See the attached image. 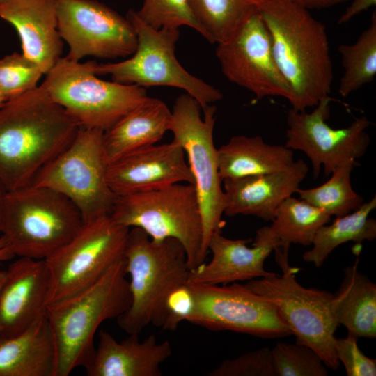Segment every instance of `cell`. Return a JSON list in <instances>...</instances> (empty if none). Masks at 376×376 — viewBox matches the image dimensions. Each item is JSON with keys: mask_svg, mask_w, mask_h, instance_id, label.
Returning <instances> with one entry per match:
<instances>
[{"mask_svg": "<svg viewBox=\"0 0 376 376\" xmlns=\"http://www.w3.org/2000/svg\"><path fill=\"white\" fill-rule=\"evenodd\" d=\"M79 127L42 85L0 108V180L7 191L31 185Z\"/></svg>", "mask_w": 376, "mask_h": 376, "instance_id": "cell-1", "label": "cell"}, {"mask_svg": "<svg viewBox=\"0 0 376 376\" xmlns=\"http://www.w3.org/2000/svg\"><path fill=\"white\" fill-rule=\"evenodd\" d=\"M258 9L277 66L291 88L292 109L316 106L329 95L334 77L324 24L289 0H263Z\"/></svg>", "mask_w": 376, "mask_h": 376, "instance_id": "cell-2", "label": "cell"}, {"mask_svg": "<svg viewBox=\"0 0 376 376\" xmlns=\"http://www.w3.org/2000/svg\"><path fill=\"white\" fill-rule=\"evenodd\" d=\"M124 257L98 280L79 292L49 304L45 315L56 346L55 376H68L90 362L94 336L105 320L117 318L131 304Z\"/></svg>", "mask_w": 376, "mask_h": 376, "instance_id": "cell-3", "label": "cell"}, {"mask_svg": "<svg viewBox=\"0 0 376 376\" xmlns=\"http://www.w3.org/2000/svg\"><path fill=\"white\" fill-rule=\"evenodd\" d=\"M124 259L131 304L117 318L118 326L129 334H139L150 324L162 327L168 295L188 283L190 269L183 246L174 238L153 240L142 229L131 228Z\"/></svg>", "mask_w": 376, "mask_h": 376, "instance_id": "cell-4", "label": "cell"}, {"mask_svg": "<svg viewBox=\"0 0 376 376\" xmlns=\"http://www.w3.org/2000/svg\"><path fill=\"white\" fill-rule=\"evenodd\" d=\"M84 223L77 206L52 189L29 185L6 192L1 234L15 256L45 260Z\"/></svg>", "mask_w": 376, "mask_h": 376, "instance_id": "cell-5", "label": "cell"}, {"mask_svg": "<svg viewBox=\"0 0 376 376\" xmlns=\"http://www.w3.org/2000/svg\"><path fill=\"white\" fill-rule=\"evenodd\" d=\"M290 247L274 248L276 260L282 274L248 281L244 285L276 308L281 318L295 336V343L310 347L331 370L339 368L335 349V331L338 326L331 307L333 294L314 288H305L296 279L297 268L290 266Z\"/></svg>", "mask_w": 376, "mask_h": 376, "instance_id": "cell-6", "label": "cell"}, {"mask_svg": "<svg viewBox=\"0 0 376 376\" xmlns=\"http://www.w3.org/2000/svg\"><path fill=\"white\" fill-rule=\"evenodd\" d=\"M110 215L120 225L142 229L153 240H178L185 250L190 270L205 262L207 253L194 184L176 183L117 196Z\"/></svg>", "mask_w": 376, "mask_h": 376, "instance_id": "cell-7", "label": "cell"}, {"mask_svg": "<svg viewBox=\"0 0 376 376\" xmlns=\"http://www.w3.org/2000/svg\"><path fill=\"white\" fill-rule=\"evenodd\" d=\"M95 61L61 58L42 83L49 97L79 127L103 132L141 103L145 88L100 79Z\"/></svg>", "mask_w": 376, "mask_h": 376, "instance_id": "cell-8", "label": "cell"}, {"mask_svg": "<svg viewBox=\"0 0 376 376\" xmlns=\"http://www.w3.org/2000/svg\"><path fill=\"white\" fill-rule=\"evenodd\" d=\"M126 17L137 38L131 57L117 63L97 64V75H109L113 81L143 88L170 86L184 90L202 109L223 98L221 91L188 72L175 56L179 29H155L143 22L136 10H129Z\"/></svg>", "mask_w": 376, "mask_h": 376, "instance_id": "cell-9", "label": "cell"}, {"mask_svg": "<svg viewBox=\"0 0 376 376\" xmlns=\"http://www.w3.org/2000/svg\"><path fill=\"white\" fill-rule=\"evenodd\" d=\"M104 132L79 127L72 142L36 175L31 185L52 189L70 200L84 221L111 214L117 196L107 182Z\"/></svg>", "mask_w": 376, "mask_h": 376, "instance_id": "cell-10", "label": "cell"}, {"mask_svg": "<svg viewBox=\"0 0 376 376\" xmlns=\"http://www.w3.org/2000/svg\"><path fill=\"white\" fill-rule=\"evenodd\" d=\"M201 109L199 103L189 94L179 95L171 111L169 130L173 134V141L187 155L201 211L204 249L207 253L211 235L221 231L224 226L225 196L213 141L217 108L210 104L203 109V118Z\"/></svg>", "mask_w": 376, "mask_h": 376, "instance_id": "cell-11", "label": "cell"}, {"mask_svg": "<svg viewBox=\"0 0 376 376\" xmlns=\"http://www.w3.org/2000/svg\"><path fill=\"white\" fill-rule=\"evenodd\" d=\"M129 230L109 214L84 221L69 242L45 259L49 274L46 306L92 285L123 258Z\"/></svg>", "mask_w": 376, "mask_h": 376, "instance_id": "cell-12", "label": "cell"}, {"mask_svg": "<svg viewBox=\"0 0 376 376\" xmlns=\"http://www.w3.org/2000/svg\"><path fill=\"white\" fill-rule=\"evenodd\" d=\"M195 298L187 322L211 331H231L262 338L292 335L276 306L244 284L188 283Z\"/></svg>", "mask_w": 376, "mask_h": 376, "instance_id": "cell-13", "label": "cell"}, {"mask_svg": "<svg viewBox=\"0 0 376 376\" xmlns=\"http://www.w3.org/2000/svg\"><path fill=\"white\" fill-rule=\"evenodd\" d=\"M60 36L68 46L65 57L126 58L137 45L134 29L125 17L96 0H57Z\"/></svg>", "mask_w": 376, "mask_h": 376, "instance_id": "cell-14", "label": "cell"}, {"mask_svg": "<svg viewBox=\"0 0 376 376\" xmlns=\"http://www.w3.org/2000/svg\"><path fill=\"white\" fill-rule=\"evenodd\" d=\"M333 100L329 95L322 98L311 113L291 109L287 115L284 146L306 154L315 178H318L322 166L328 175L345 162L361 158L370 143L366 130L370 122L366 116L357 118L350 125L340 129L327 124Z\"/></svg>", "mask_w": 376, "mask_h": 376, "instance_id": "cell-15", "label": "cell"}, {"mask_svg": "<svg viewBox=\"0 0 376 376\" xmlns=\"http://www.w3.org/2000/svg\"><path fill=\"white\" fill-rule=\"evenodd\" d=\"M216 56L224 76L253 93L256 100L276 96L291 101V88L277 66L259 9L217 43Z\"/></svg>", "mask_w": 376, "mask_h": 376, "instance_id": "cell-16", "label": "cell"}, {"mask_svg": "<svg viewBox=\"0 0 376 376\" xmlns=\"http://www.w3.org/2000/svg\"><path fill=\"white\" fill-rule=\"evenodd\" d=\"M107 178L116 196L194 182L183 148L173 141L148 146L122 155L109 163Z\"/></svg>", "mask_w": 376, "mask_h": 376, "instance_id": "cell-17", "label": "cell"}, {"mask_svg": "<svg viewBox=\"0 0 376 376\" xmlns=\"http://www.w3.org/2000/svg\"><path fill=\"white\" fill-rule=\"evenodd\" d=\"M251 241L232 240L224 237L221 231L214 232L207 243L212 259L190 270L188 283L227 285L267 276L270 272L265 269L264 263L279 246L278 241L269 226L257 230L253 246L249 247Z\"/></svg>", "mask_w": 376, "mask_h": 376, "instance_id": "cell-18", "label": "cell"}, {"mask_svg": "<svg viewBox=\"0 0 376 376\" xmlns=\"http://www.w3.org/2000/svg\"><path fill=\"white\" fill-rule=\"evenodd\" d=\"M49 274L45 260L19 257L6 270L0 290V334L10 338L45 313Z\"/></svg>", "mask_w": 376, "mask_h": 376, "instance_id": "cell-19", "label": "cell"}, {"mask_svg": "<svg viewBox=\"0 0 376 376\" xmlns=\"http://www.w3.org/2000/svg\"><path fill=\"white\" fill-rule=\"evenodd\" d=\"M308 172L306 163L298 159L274 173L224 179V214L251 215L272 221L279 205L296 193Z\"/></svg>", "mask_w": 376, "mask_h": 376, "instance_id": "cell-20", "label": "cell"}, {"mask_svg": "<svg viewBox=\"0 0 376 376\" xmlns=\"http://www.w3.org/2000/svg\"><path fill=\"white\" fill-rule=\"evenodd\" d=\"M57 0H2L0 18L17 31L22 54L43 74L61 58L63 40L58 29Z\"/></svg>", "mask_w": 376, "mask_h": 376, "instance_id": "cell-21", "label": "cell"}, {"mask_svg": "<svg viewBox=\"0 0 376 376\" xmlns=\"http://www.w3.org/2000/svg\"><path fill=\"white\" fill-rule=\"evenodd\" d=\"M171 354L170 343L158 342L155 335L141 340L138 334H131L118 342L101 330L97 347L84 368L88 376H160L161 364Z\"/></svg>", "mask_w": 376, "mask_h": 376, "instance_id": "cell-22", "label": "cell"}, {"mask_svg": "<svg viewBox=\"0 0 376 376\" xmlns=\"http://www.w3.org/2000/svg\"><path fill=\"white\" fill-rule=\"evenodd\" d=\"M56 352L45 313L19 334H0V376H55Z\"/></svg>", "mask_w": 376, "mask_h": 376, "instance_id": "cell-23", "label": "cell"}, {"mask_svg": "<svg viewBox=\"0 0 376 376\" xmlns=\"http://www.w3.org/2000/svg\"><path fill=\"white\" fill-rule=\"evenodd\" d=\"M171 111L161 100L146 97L103 133L109 162L136 149L155 144L169 130Z\"/></svg>", "mask_w": 376, "mask_h": 376, "instance_id": "cell-24", "label": "cell"}, {"mask_svg": "<svg viewBox=\"0 0 376 376\" xmlns=\"http://www.w3.org/2000/svg\"><path fill=\"white\" fill-rule=\"evenodd\" d=\"M221 180L281 171L294 162L292 150L271 145L260 136H234L217 149Z\"/></svg>", "mask_w": 376, "mask_h": 376, "instance_id": "cell-25", "label": "cell"}, {"mask_svg": "<svg viewBox=\"0 0 376 376\" xmlns=\"http://www.w3.org/2000/svg\"><path fill=\"white\" fill-rule=\"evenodd\" d=\"M359 258L343 269V279L333 295L331 307L338 324L356 336L376 337V285L358 268Z\"/></svg>", "mask_w": 376, "mask_h": 376, "instance_id": "cell-26", "label": "cell"}, {"mask_svg": "<svg viewBox=\"0 0 376 376\" xmlns=\"http://www.w3.org/2000/svg\"><path fill=\"white\" fill-rule=\"evenodd\" d=\"M376 208V196L363 203L356 210L336 217L330 224L323 225L317 231L312 248L303 254V260L319 268L329 254L338 246L347 242L357 245L376 237V221L370 217Z\"/></svg>", "mask_w": 376, "mask_h": 376, "instance_id": "cell-27", "label": "cell"}, {"mask_svg": "<svg viewBox=\"0 0 376 376\" xmlns=\"http://www.w3.org/2000/svg\"><path fill=\"white\" fill-rule=\"evenodd\" d=\"M330 221L322 210L291 196L279 205L269 227L279 246H310L318 229Z\"/></svg>", "mask_w": 376, "mask_h": 376, "instance_id": "cell-28", "label": "cell"}, {"mask_svg": "<svg viewBox=\"0 0 376 376\" xmlns=\"http://www.w3.org/2000/svg\"><path fill=\"white\" fill-rule=\"evenodd\" d=\"M341 55L343 73L338 92L346 97L364 85L372 82L376 76V13L371 16L369 26L352 44L338 47Z\"/></svg>", "mask_w": 376, "mask_h": 376, "instance_id": "cell-29", "label": "cell"}, {"mask_svg": "<svg viewBox=\"0 0 376 376\" xmlns=\"http://www.w3.org/2000/svg\"><path fill=\"white\" fill-rule=\"evenodd\" d=\"M263 0H189L192 10L205 30L208 42L219 43L228 38Z\"/></svg>", "mask_w": 376, "mask_h": 376, "instance_id": "cell-30", "label": "cell"}, {"mask_svg": "<svg viewBox=\"0 0 376 376\" xmlns=\"http://www.w3.org/2000/svg\"><path fill=\"white\" fill-rule=\"evenodd\" d=\"M357 165L359 164L356 160L347 161L338 167L326 182L313 188H298L296 193L301 199L330 217L346 215L357 210L363 203V198L351 185V173Z\"/></svg>", "mask_w": 376, "mask_h": 376, "instance_id": "cell-31", "label": "cell"}, {"mask_svg": "<svg viewBox=\"0 0 376 376\" xmlns=\"http://www.w3.org/2000/svg\"><path fill=\"white\" fill-rule=\"evenodd\" d=\"M136 13L143 22L155 29L187 26L208 41V36L196 19L189 0H143Z\"/></svg>", "mask_w": 376, "mask_h": 376, "instance_id": "cell-32", "label": "cell"}, {"mask_svg": "<svg viewBox=\"0 0 376 376\" xmlns=\"http://www.w3.org/2000/svg\"><path fill=\"white\" fill-rule=\"evenodd\" d=\"M276 376H327V367L308 346L278 342L271 350Z\"/></svg>", "mask_w": 376, "mask_h": 376, "instance_id": "cell-33", "label": "cell"}, {"mask_svg": "<svg viewBox=\"0 0 376 376\" xmlns=\"http://www.w3.org/2000/svg\"><path fill=\"white\" fill-rule=\"evenodd\" d=\"M42 75L39 65L22 53L0 58V90L7 101L38 86Z\"/></svg>", "mask_w": 376, "mask_h": 376, "instance_id": "cell-34", "label": "cell"}, {"mask_svg": "<svg viewBox=\"0 0 376 376\" xmlns=\"http://www.w3.org/2000/svg\"><path fill=\"white\" fill-rule=\"evenodd\" d=\"M209 376H276L271 350L263 347L226 359Z\"/></svg>", "mask_w": 376, "mask_h": 376, "instance_id": "cell-35", "label": "cell"}, {"mask_svg": "<svg viewBox=\"0 0 376 376\" xmlns=\"http://www.w3.org/2000/svg\"><path fill=\"white\" fill-rule=\"evenodd\" d=\"M358 337L348 333L345 338H335L336 357L347 376H375L376 360L366 356L357 344Z\"/></svg>", "mask_w": 376, "mask_h": 376, "instance_id": "cell-36", "label": "cell"}, {"mask_svg": "<svg viewBox=\"0 0 376 376\" xmlns=\"http://www.w3.org/2000/svg\"><path fill=\"white\" fill-rule=\"evenodd\" d=\"M195 305V298L188 283L174 288L166 300V318L162 328L175 331L180 322H187Z\"/></svg>", "mask_w": 376, "mask_h": 376, "instance_id": "cell-37", "label": "cell"}, {"mask_svg": "<svg viewBox=\"0 0 376 376\" xmlns=\"http://www.w3.org/2000/svg\"><path fill=\"white\" fill-rule=\"evenodd\" d=\"M376 0H352L344 13L338 18V24L347 23L361 12L375 6Z\"/></svg>", "mask_w": 376, "mask_h": 376, "instance_id": "cell-38", "label": "cell"}, {"mask_svg": "<svg viewBox=\"0 0 376 376\" xmlns=\"http://www.w3.org/2000/svg\"><path fill=\"white\" fill-rule=\"evenodd\" d=\"M308 10L328 8L350 0H289Z\"/></svg>", "mask_w": 376, "mask_h": 376, "instance_id": "cell-39", "label": "cell"}, {"mask_svg": "<svg viewBox=\"0 0 376 376\" xmlns=\"http://www.w3.org/2000/svg\"><path fill=\"white\" fill-rule=\"evenodd\" d=\"M15 256L10 249L8 243L2 234L0 235V262L9 260Z\"/></svg>", "mask_w": 376, "mask_h": 376, "instance_id": "cell-40", "label": "cell"}, {"mask_svg": "<svg viewBox=\"0 0 376 376\" xmlns=\"http://www.w3.org/2000/svg\"><path fill=\"white\" fill-rule=\"evenodd\" d=\"M7 189L0 180V235L1 234L2 217Z\"/></svg>", "mask_w": 376, "mask_h": 376, "instance_id": "cell-41", "label": "cell"}, {"mask_svg": "<svg viewBox=\"0 0 376 376\" xmlns=\"http://www.w3.org/2000/svg\"><path fill=\"white\" fill-rule=\"evenodd\" d=\"M5 276H6V270H0V290L4 281Z\"/></svg>", "mask_w": 376, "mask_h": 376, "instance_id": "cell-42", "label": "cell"}, {"mask_svg": "<svg viewBox=\"0 0 376 376\" xmlns=\"http://www.w3.org/2000/svg\"><path fill=\"white\" fill-rule=\"evenodd\" d=\"M6 99L0 90V108L5 104Z\"/></svg>", "mask_w": 376, "mask_h": 376, "instance_id": "cell-43", "label": "cell"}, {"mask_svg": "<svg viewBox=\"0 0 376 376\" xmlns=\"http://www.w3.org/2000/svg\"><path fill=\"white\" fill-rule=\"evenodd\" d=\"M2 1V0H0V1Z\"/></svg>", "mask_w": 376, "mask_h": 376, "instance_id": "cell-44", "label": "cell"}]
</instances>
